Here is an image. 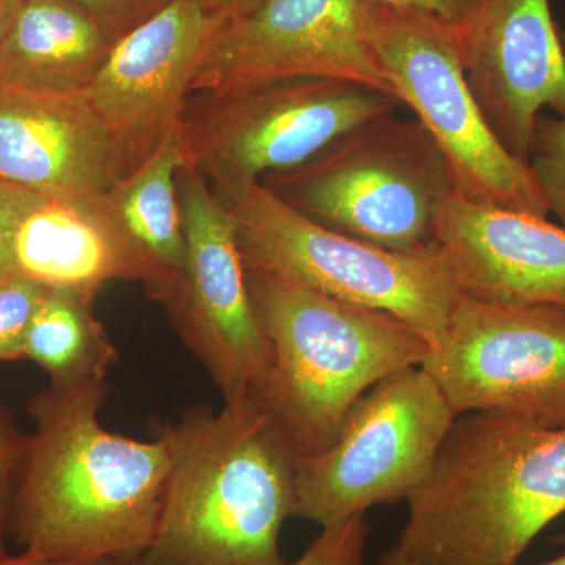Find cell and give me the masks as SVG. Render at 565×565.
I'll use <instances>...</instances> for the list:
<instances>
[{"label":"cell","instance_id":"cell-1","mask_svg":"<svg viewBox=\"0 0 565 565\" xmlns=\"http://www.w3.org/2000/svg\"><path fill=\"white\" fill-rule=\"evenodd\" d=\"M106 384L47 385L29 399L9 541L70 563L131 564L150 546L177 452L173 424L150 441L103 426Z\"/></svg>","mask_w":565,"mask_h":565},{"label":"cell","instance_id":"cell-2","mask_svg":"<svg viewBox=\"0 0 565 565\" xmlns=\"http://www.w3.org/2000/svg\"><path fill=\"white\" fill-rule=\"evenodd\" d=\"M173 426L158 530L129 565H286L280 534L296 511L300 452L277 416L253 396L192 408Z\"/></svg>","mask_w":565,"mask_h":565},{"label":"cell","instance_id":"cell-3","mask_svg":"<svg viewBox=\"0 0 565 565\" xmlns=\"http://www.w3.org/2000/svg\"><path fill=\"white\" fill-rule=\"evenodd\" d=\"M407 503L397 545L419 565H514L565 514V429L459 415Z\"/></svg>","mask_w":565,"mask_h":565},{"label":"cell","instance_id":"cell-4","mask_svg":"<svg viewBox=\"0 0 565 565\" xmlns=\"http://www.w3.org/2000/svg\"><path fill=\"white\" fill-rule=\"evenodd\" d=\"M247 286L274 356L259 399L300 456L323 451L359 397L397 371L422 366L429 353L422 334L384 311L253 270Z\"/></svg>","mask_w":565,"mask_h":565},{"label":"cell","instance_id":"cell-5","mask_svg":"<svg viewBox=\"0 0 565 565\" xmlns=\"http://www.w3.org/2000/svg\"><path fill=\"white\" fill-rule=\"evenodd\" d=\"M262 184L327 228L403 253L434 247L438 212L455 192L433 137L396 114L364 122Z\"/></svg>","mask_w":565,"mask_h":565},{"label":"cell","instance_id":"cell-6","mask_svg":"<svg viewBox=\"0 0 565 565\" xmlns=\"http://www.w3.org/2000/svg\"><path fill=\"white\" fill-rule=\"evenodd\" d=\"M401 107L393 93L340 79L196 93L181 121L185 163L228 207L264 178L303 166L344 134Z\"/></svg>","mask_w":565,"mask_h":565},{"label":"cell","instance_id":"cell-7","mask_svg":"<svg viewBox=\"0 0 565 565\" xmlns=\"http://www.w3.org/2000/svg\"><path fill=\"white\" fill-rule=\"evenodd\" d=\"M228 211L245 269L384 311L430 348L444 334L459 291L435 245L403 253L363 243L311 221L262 182Z\"/></svg>","mask_w":565,"mask_h":565},{"label":"cell","instance_id":"cell-8","mask_svg":"<svg viewBox=\"0 0 565 565\" xmlns=\"http://www.w3.org/2000/svg\"><path fill=\"white\" fill-rule=\"evenodd\" d=\"M363 36L403 106L444 154L455 191L508 210L550 214L527 162L497 139L465 79L455 25L363 0Z\"/></svg>","mask_w":565,"mask_h":565},{"label":"cell","instance_id":"cell-9","mask_svg":"<svg viewBox=\"0 0 565 565\" xmlns=\"http://www.w3.org/2000/svg\"><path fill=\"white\" fill-rule=\"evenodd\" d=\"M457 418L422 366L397 371L349 408L332 444L300 456L294 516L321 527L408 500Z\"/></svg>","mask_w":565,"mask_h":565},{"label":"cell","instance_id":"cell-10","mask_svg":"<svg viewBox=\"0 0 565 565\" xmlns=\"http://www.w3.org/2000/svg\"><path fill=\"white\" fill-rule=\"evenodd\" d=\"M422 367L457 416L500 412L565 429V305L459 294Z\"/></svg>","mask_w":565,"mask_h":565},{"label":"cell","instance_id":"cell-11","mask_svg":"<svg viewBox=\"0 0 565 565\" xmlns=\"http://www.w3.org/2000/svg\"><path fill=\"white\" fill-rule=\"evenodd\" d=\"M178 193L185 267L163 307L223 403L263 397L273 374V348L253 310L232 215L188 163L178 173Z\"/></svg>","mask_w":565,"mask_h":565},{"label":"cell","instance_id":"cell-12","mask_svg":"<svg viewBox=\"0 0 565 565\" xmlns=\"http://www.w3.org/2000/svg\"><path fill=\"white\" fill-rule=\"evenodd\" d=\"M362 10L363 0H258L212 36L191 96L289 79L360 82L393 93L364 41Z\"/></svg>","mask_w":565,"mask_h":565},{"label":"cell","instance_id":"cell-13","mask_svg":"<svg viewBox=\"0 0 565 565\" xmlns=\"http://www.w3.org/2000/svg\"><path fill=\"white\" fill-rule=\"evenodd\" d=\"M225 20L203 0H172L115 41L85 96L114 141L125 177L180 131L195 71Z\"/></svg>","mask_w":565,"mask_h":565},{"label":"cell","instance_id":"cell-14","mask_svg":"<svg viewBox=\"0 0 565 565\" xmlns=\"http://www.w3.org/2000/svg\"><path fill=\"white\" fill-rule=\"evenodd\" d=\"M456 32L479 109L527 162L539 115L565 117V52L550 0H479Z\"/></svg>","mask_w":565,"mask_h":565},{"label":"cell","instance_id":"cell-15","mask_svg":"<svg viewBox=\"0 0 565 565\" xmlns=\"http://www.w3.org/2000/svg\"><path fill=\"white\" fill-rule=\"evenodd\" d=\"M434 245L462 296L565 305V228L544 215L473 202L455 191L438 212Z\"/></svg>","mask_w":565,"mask_h":565},{"label":"cell","instance_id":"cell-16","mask_svg":"<svg viewBox=\"0 0 565 565\" xmlns=\"http://www.w3.org/2000/svg\"><path fill=\"white\" fill-rule=\"evenodd\" d=\"M120 156L85 93L0 88V181L46 199H95L121 178Z\"/></svg>","mask_w":565,"mask_h":565},{"label":"cell","instance_id":"cell-17","mask_svg":"<svg viewBox=\"0 0 565 565\" xmlns=\"http://www.w3.org/2000/svg\"><path fill=\"white\" fill-rule=\"evenodd\" d=\"M14 277L96 297L115 280L141 281L139 264L115 228L103 195L46 199L29 212L13 241Z\"/></svg>","mask_w":565,"mask_h":565},{"label":"cell","instance_id":"cell-18","mask_svg":"<svg viewBox=\"0 0 565 565\" xmlns=\"http://www.w3.org/2000/svg\"><path fill=\"white\" fill-rule=\"evenodd\" d=\"M114 43L66 0H24L0 41V88L79 95Z\"/></svg>","mask_w":565,"mask_h":565},{"label":"cell","instance_id":"cell-19","mask_svg":"<svg viewBox=\"0 0 565 565\" xmlns=\"http://www.w3.org/2000/svg\"><path fill=\"white\" fill-rule=\"evenodd\" d=\"M185 163L181 128L132 173L121 178L103 204L139 264L141 285L166 305L185 267L178 173Z\"/></svg>","mask_w":565,"mask_h":565},{"label":"cell","instance_id":"cell-20","mask_svg":"<svg viewBox=\"0 0 565 565\" xmlns=\"http://www.w3.org/2000/svg\"><path fill=\"white\" fill-rule=\"evenodd\" d=\"M95 297L47 288L32 316L24 359L50 377V385L106 384L118 362L117 345L93 315Z\"/></svg>","mask_w":565,"mask_h":565},{"label":"cell","instance_id":"cell-21","mask_svg":"<svg viewBox=\"0 0 565 565\" xmlns=\"http://www.w3.org/2000/svg\"><path fill=\"white\" fill-rule=\"evenodd\" d=\"M565 52V29L559 28ZM527 166L544 193L550 212L565 228V117L548 111L535 120Z\"/></svg>","mask_w":565,"mask_h":565},{"label":"cell","instance_id":"cell-22","mask_svg":"<svg viewBox=\"0 0 565 565\" xmlns=\"http://www.w3.org/2000/svg\"><path fill=\"white\" fill-rule=\"evenodd\" d=\"M46 289L28 278L0 285V363L24 359L29 326Z\"/></svg>","mask_w":565,"mask_h":565},{"label":"cell","instance_id":"cell-23","mask_svg":"<svg viewBox=\"0 0 565 565\" xmlns=\"http://www.w3.org/2000/svg\"><path fill=\"white\" fill-rule=\"evenodd\" d=\"M367 535L366 515L352 516L337 525L322 527L303 555L296 563L286 565H364Z\"/></svg>","mask_w":565,"mask_h":565},{"label":"cell","instance_id":"cell-24","mask_svg":"<svg viewBox=\"0 0 565 565\" xmlns=\"http://www.w3.org/2000/svg\"><path fill=\"white\" fill-rule=\"evenodd\" d=\"M115 43L166 9L172 0H66Z\"/></svg>","mask_w":565,"mask_h":565},{"label":"cell","instance_id":"cell-25","mask_svg":"<svg viewBox=\"0 0 565 565\" xmlns=\"http://www.w3.org/2000/svg\"><path fill=\"white\" fill-rule=\"evenodd\" d=\"M25 437L9 407L0 403V546L9 542L11 501Z\"/></svg>","mask_w":565,"mask_h":565},{"label":"cell","instance_id":"cell-26","mask_svg":"<svg viewBox=\"0 0 565 565\" xmlns=\"http://www.w3.org/2000/svg\"><path fill=\"white\" fill-rule=\"evenodd\" d=\"M46 196L0 181V285L13 280V241L22 218Z\"/></svg>","mask_w":565,"mask_h":565},{"label":"cell","instance_id":"cell-27","mask_svg":"<svg viewBox=\"0 0 565 565\" xmlns=\"http://www.w3.org/2000/svg\"><path fill=\"white\" fill-rule=\"evenodd\" d=\"M392 9L415 11L459 28L470 17L479 0H371Z\"/></svg>","mask_w":565,"mask_h":565},{"label":"cell","instance_id":"cell-28","mask_svg":"<svg viewBox=\"0 0 565 565\" xmlns=\"http://www.w3.org/2000/svg\"><path fill=\"white\" fill-rule=\"evenodd\" d=\"M0 565H128L121 563H70V561L44 559L28 552L11 553L7 545L0 546Z\"/></svg>","mask_w":565,"mask_h":565},{"label":"cell","instance_id":"cell-29","mask_svg":"<svg viewBox=\"0 0 565 565\" xmlns=\"http://www.w3.org/2000/svg\"><path fill=\"white\" fill-rule=\"evenodd\" d=\"M203 2L221 11L226 18H233L252 9L258 0H203Z\"/></svg>","mask_w":565,"mask_h":565},{"label":"cell","instance_id":"cell-30","mask_svg":"<svg viewBox=\"0 0 565 565\" xmlns=\"http://www.w3.org/2000/svg\"><path fill=\"white\" fill-rule=\"evenodd\" d=\"M22 2L24 0H0V41L9 32L11 22H13L14 17L20 11Z\"/></svg>","mask_w":565,"mask_h":565},{"label":"cell","instance_id":"cell-31","mask_svg":"<svg viewBox=\"0 0 565 565\" xmlns=\"http://www.w3.org/2000/svg\"><path fill=\"white\" fill-rule=\"evenodd\" d=\"M377 565H419L414 557L408 556L407 553L401 548L399 545H394L392 548L386 550L384 555L379 559Z\"/></svg>","mask_w":565,"mask_h":565},{"label":"cell","instance_id":"cell-32","mask_svg":"<svg viewBox=\"0 0 565 565\" xmlns=\"http://www.w3.org/2000/svg\"><path fill=\"white\" fill-rule=\"evenodd\" d=\"M514 565H519V564H514ZM537 565H565V555L556 557V559L548 561V563L537 564Z\"/></svg>","mask_w":565,"mask_h":565},{"label":"cell","instance_id":"cell-33","mask_svg":"<svg viewBox=\"0 0 565 565\" xmlns=\"http://www.w3.org/2000/svg\"><path fill=\"white\" fill-rule=\"evenodd\" d=\"M555 542L557 545H565V533L557 535Z\"/></svg>","mask_w":565,"mask_h":565}]
</instances>
